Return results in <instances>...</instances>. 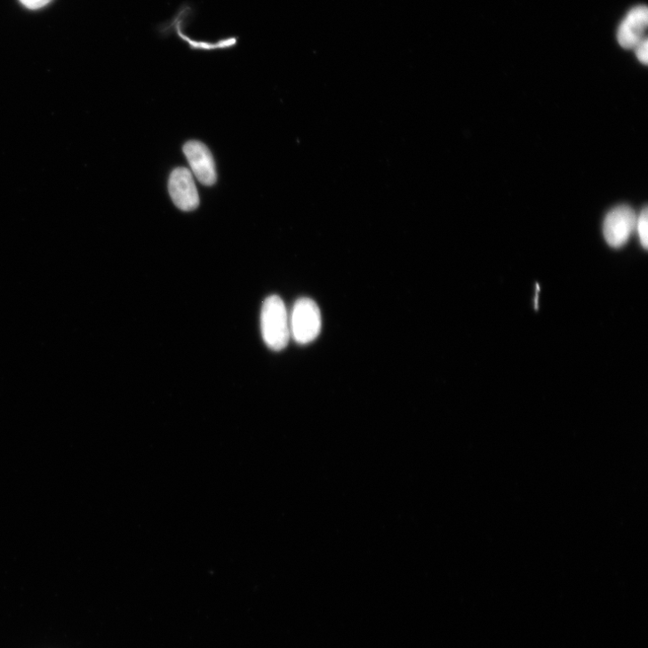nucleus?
<instances>
[{"instance_id":"f257e3e1","label":"nucleus","mask_w":648,"mask_h":648,"mask_svg":"<svg viewBox=\"0 0 648 648\" xmlns=\"http://www.w3.org/2000/svg\"><path fill=\"white\" fill-rule=\"evenodd\" d=\"M262 338L274 351L284 349L290 341L291 324L283 300L277 296L268 297L263 303L260 315Z\"/></svg>"},{"instance_id":"f03ea898","label":"nucleus","mask_w":648,"mask_h":648,"mask_svg":"<svg viewBox=\"0 0 648 648\" xmlns=\"http://www.w3.org/2000/svg\"><path fill=\"white\" fill-rule=\"evenodd\" d=\"M291 333L301 345L314 341L322 329V316L317 304L310 299H300L293 308L290 319Z\"/></svg>"},{"instance_id":"7ed1b4c3","label":"nucleus","mask_w":648,"mask_h":648,"mask_svg":"<svg viewBox=\"0 0 648 648\" xmlns=\"http://www.w3.org/2000/svg\"><path fill=\"white\" fill-rule=\"evenodd\" d=\"M636 215L631 207L620 205L606 216L604 234L607 243L614 248L624 245L636 229Z\"/></svg>"},{"instance_id":"20e7f679","label":"nucleus","mask_w":648,"mask_h":648,"mask_svg":"<svg viewBox=\"0 0 648 648\" xmlns=\"http://www.w3.org/2000/svg\"><path fill=\"white\" fill-rule=\"evenodd\" d=\"M183 151L196 179L204 186L213 185L218 178L215 164L204 144L191 140L185 144Z\"/></svg>"},{"instance_id":"39448f33","label":"nucleus","mask_w":648,"mask_h":648,"mask_svg":"<svg viewBox=\"0 0 648 648\" xmlns=\"http://www.w3.org/2000/svg\"><path fill=\"white\" fill-rule=\"evenodd\" d=\"M169 191L174 204L183 211H192L199 204L197 189L190 171L177 168L171 175Z\"/></svg>"},{"instance_id":"423d86ee","label":"nucleus","mask_w":648,"mask_h":648,"mask_svg":"<svg viewBox=\"0 0 648 648\" xmlns=\"http://www.w3.org/2000/svg\"><path fill=\"white\" fill-rule=\"evenodd\" d=\"M648 23V12L646 7L633 8L623 20L618 29L617 38L620 45L624 49H635L644 39Z\"/></svg>"},{"instance_id":"0eeeda50","label":"nucleus","mask_w":648,"mask_h":648,"mask_svg":"<svg viewBox=\"0 0 648 648\" xmlns=\"http://www.w3.org/2000/svg\"><path fill=\"white\" fill-rule=\"evenodd\" d=\"M636 229L637 230L641 245L647 249L648 247V212L644 207L638 218L636 219Z\"/></svg>"},{"instance_id":"6e6552de","label":"nucleus","mask_w":648,"mask_h":648,"mask_svg":"<svg viewBox=\"0 0 648 648\" xmlns=\"http://www.w3.org/2000/svg\"><path fill=\"white\" fill-rule=\"evenodd\" d=\"M636 55L638 60L644 65L647 64L648 61V42L646 38H644L636 47Z\"/></svg>"},{"instance_id":"1a4fd4ad","label":"nucleus","mask_w":648,"mask_h":648,"mask_svg":"<svg viewBox=\"0 0 648 648\" xmlns=\"http://www.w3.org/2000/svg\"><path fill=\"white\" fill-rule=\"evenodd\" d=\"M51 2L52 0H20V3L29 10L41 9Z\"/></svg>"}]
</instances>
